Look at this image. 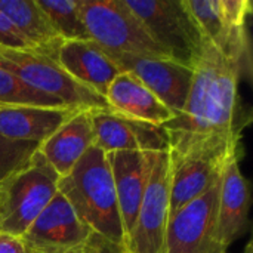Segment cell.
Instances as JSON below:
<instances>
[{"instance_id":"obj_1","label":"cell","mask_w":253,"mask_h":253,"mask_svg":"<svg viewBox=\"0 0 253 253\" xmlns=\"http://www.w3.org/2000/svg\"><path fill=\"white\" fill-rule=\"evenodd\" d=\"M182 111L162 125L169 156L199 159L219 169L242 157V139L251 125L239 83L251 80L252 65L227 55L205 40L202 56Z\"/></svg>"},{"instance_id":"obj_2","label":"cell","mask_w":253,"mask_h":253,"mask_svg":"<svg viewBox=\"0 0 253 253\" xmlns=\"http://www.w3.org/2000/svg\"><path fill=\"white\" fill-rule=\"evenodd\" d=\"M58 193L96 236L125 249L126 236L107 154L92 145L76 166L58 179Z\"/></svg>"},{"instance_id":"obj_3","label":"cell","mask_w":253,"mask_h":253,"mask_svg":"<svg viewBox=\"0 0 253 253\" xmlns=\"http://www.w3.org/2000/svg\"><path fill=\"white\" fill-rule=\"evenodd\" d=\"M58 173L37 151L0 185V231L22 236L58 193Z\"/></svg>"},{"instance_id":"obj_4","label":"cell","mask_w":253,"mask_h":253,"mask_svg":"<svg viewBox=\"0 0 253 253\" xmlns=\"http://www.w3.org/2000/svg\"><path fill=\"white\" fill-rule=\"evenodd\" d=\"M125 4L170 59L194 70L205 39L185 0H125Z\"/></svg>"},{"instance_id":"obj_5","label":"cell","mask_w":253,"mask_h":253,"mask_svg":"<svg viewBox=\"0 0 253 253\" xmlns=\"http://www.w3.org/2000/svg\"><path fill=\"white\" fill-rule=\"evenodd\" d=\"M0 62L36 92L58 101L68 110H110L104 96L74 80L56 58L36 50L0 49Z\"/></svg>"},{"instance_id":"obj_6","label":"cell","mask_w":253,"mask_h":253,"mask_svg":"<svg viewBox=\"0 0 253 253\" xmlns=\"http://www.w3.org/2000/svg\"><path fill=\"white\" fill-rule=\"evenodd\" d=\"M80 12L89 39L102 49L169 58L125 0H80Z\"/></svg>"},{"instance_id":"obj_7","label":"cell","mask_w":253,"mask_h":253,"mask_svg":"<svg viewBox=\"0 0 253 253\" xmlns=\"http://www.w3.org/2000/svg\"><path fill=\"white\" fill-rule=\"evenodd\" d=\"M148 178L135 224L126 239V253H163L170 209L169 153H145Z\"/></svg>"},{"instance_id":"obj_8","label":"cell","mask_w":253,"mask_h":253,"mask_svg":"<svg viewBox=\"0 0 253 253\" xmlns=\"http://www.w3.org/2000/svg\"><path fill=\"white\" fill-rule=\"evenodd\" d=\"M205 40L246 64L252 65L249 0H185Z\"/></svg>"},{"instance_id":"obj_9","label":"cell","mask_w":253,"mask_h":253,"mask_svg":"<svg viewBox=\"0 0 253 253\" xmlns=\"http://www.w3.org/2000/svg\"><path fill=\"white\" fill-rule=\"evenodd\" d=\"M219 179L169 216L163 253H225L218 242Z\"/></svg>"},{"instance_id":"obj_10","label":"cell","mask_w":253,"mask_h":253,"mask_svg":"<svg viewBox=\"0 0 253 253\" xmlns=\"http://www.w3.org/2000/svg\"><path fill=\"white\" fill-rule=\"evenodd\" d=\"M104 50L122 71L132 73L138 77L173 116L182 111L194 79L191 68L165 56Z\"/></svg>"},{"instance_id":"obj_11","label":"cell","mask_w":253,"mask_h":253,"mask_svg":"<svg viewBox=\"0 0 253 253\" xmlns=\"http://www.w3.org/2000/svg\"><path fill=\"white\" fill-rule=\"evenodd\" d=\"M92 236L65 197L56 193L21 237L33 253H56L82 248Z\"/></svg>"},{"instance_id":"obj_12","label":"cell","mask_w":253,"mask_h":253,"mask_svg":"<svg viewBox=\"0 0 253 253\" xmlns=\"http://www.w3.org/2000/svg\"><path fill=\"white\" fill-rule=\"evenodd\" d=\"M93 145L105 154L116 151L160 153L169 150L162 126L122 117L110 110L90 111Z\"/></svg>"},{"instance_id":"obj_13","label":"cell","mask_w":253,"mask_h":253,"mask_svg":"<svg viewBox=\"0 0 253 253\" xmlns=\"http://www.w3.org/2000/svg\"><path fill=\"white\" fill-rule=\"evenodd\" d=\"M239 162L227 163L219 179L218 242L225 252L249 230L251 188L240 170Z\"/></svg>"},{"instance_id":"obj_14","label":"cell","mask_w":253,"mask_h":253,"mask_svg":"<svg viewBox=\"0 0 253 253\" xmlns=\"http://www.w3.org/2000/svg\"><path fill=\"white\" fill-rule=\"evenodd\" d=\"M56 58L74 80L104 98L111 82L122 73L107 52L92 40L64 42Z\"/></svg>"},{"instance_id":"obj_15","label":"cell","mask_w":253,"mask_h":253,"mask_svg":"<svg viewBox=\"0 0 253 253\" xmlns=\"http://www.w3.org/2000/svg\"><path fill=\"white\" fill-rule=\"evenodd\" d=\"M105 101L110 111L138 122L162 126L173 119V113L132 73L122 71L111 82Z\"/></svg>"},{"instance_id":"obj_16","label":"cell","mask_w":253,"mask_h":253,"mask_svg":"<svg viewBox=\"0 0 253 253\" xmlns=\"http://www.w3.org/2000/svg\"><path fill=\"white\" fill-rule=\"evenodd\" d=\"M113 173L119 209L127 239L141 205L148 178V163L145 153L116 151L107 154Z\"/></svg>"},{"instance_id":"obj_17","label":"cell","mask_w":253,"mask_h":253,"mask_svg":"<svg viewBox=\"0 0 253 253\" xmlns=\"http://www.w3.org/2000/svg\"><path fill=\"white\" fill-rule=\"evenodd\" d=\"M74 113L77 111L50 107H0V136L40 145Z\"/></svg>"},{"instance_id":"obj_18","label":"cell","mask_w":253,"mask_h":253,"mask_svg":"<svg viewBox=\"0 0 253 253\" xmlns=\"http://www.w3.org/2000/svg\"><path fill=\"white\" fill-rule=\"evenodd\" d=\"M93 145L90 111L74 113L39 147V153L58 176H65Z\"/></svg>"},{"instance_id":"obj_19","label":"cell","mask_w":253,"mask_h":253,"mask_svg":"<svg viewBox=\"0 0 253 253\" xmlns=\"http://www.w3.org/2000/svg\"><path fill=\"white\" fill-rule=\"evenodd\" d=\"M0 12L13 24L31 50L50 58L58 56L64 42L53 30L37 0H0Z\"/></svg>"},{"instance_id":"obj_20","label":"cell","mask_w":253,"mask_h":253,"mask_svg":"<svg viewBox=\"0 0 253 253\" xmlns=\"http://www.w3.org/2000/svg\"><path fill=\"white\" fill-rule=\"evenodd\" d=\"M170 209L169 216L203 196L221 176L222 169L199 160L170 157Z\"/></svg>"},{"instance_id":"obj_21","label":"cell","mask_w":253,"mask_h":253,"mask_svg":"<svg viewBox=\"0 0 253 253\" xmlns=\"http://www.w3.org/2000/svg\"><path fill=\"white\" fill-rule=\"evenodd\" d=\"M62 42L90 40L84 27L80 0H37Z\"/></svg>"},{"instance_id":"obj_22","label":"cell","mask_w":253,"mask_h":253,"mask_svg":"<svg viewBox=\"0 0 253 253\" xmlns=\"http://www.w3.org/2000/svg\"><path fill=\"white\" fill-rule=\"evenodd\" d=\"M50 107V108H65L58 101L44 96L30 87L16 74H13L7 67L0 62V107Z\"/></svg>"},{"instance_id":"obj_23","label":"cell","mask_w":253,"mask_h":253,"mask_svg":"<svg viewBox=\"0 0 253 253\" xmlns=\"http://www.w3.org/2000/svg\"><path fill=\"white\" fill-rule=\"evenodd\" d=\"M39 144L10 141L0 136V185L15 172L30 163L39 151Z\"/></svg>"},{"instance_id":"obj_24","label":"cell","mask_w":253,"mask_h":253,"mask_svg":"<svg viewBox=\"0 0 253 253\" xmlns=\"http://www.w3.org/2000/svg\"><path fill=\"white\" fill-rule=\"evenodd\" d=\"M0 49L31 50L25 39L19 34V31L1 12H0Z\"/></svg>"},{"instance_id":"obj_25","label":"cell","mask_w":253,"mask_h":253,"mask_svg":"<svg viewBox=\"0 0 253 253\" xmlns=\"http://www.w3.org/2000/svg\"><path fill=\"white\" fill-rule=\"evenodd\" d=\"M0 253H33L19 236L0 231Z\"/></svg>"},{"instance_id":"obj_26","label":"cell","mask_w":253,"mask_h":253,"mask_svg":"<svg viewBox=\"0 0 253 253\" xmlns=\"http://www.w3.org/2000/svg\"><path fill=\"white\" fill-rule=\"evenodd\" d=\"M89 242V240H87ZM56 253H89V249H87V243L83 245L82 248H77V249H73V251H65V252H56Z\"/></svg>"},{"instance_id":"obj_27","label":"cell","mask_w":253,"mask_h":253,"mask_svg":"<svg viewBox=\"0 0 253 253\" xmlns=\"http://www.w3.org/2000/svg\"><path fill=\"white\" fill-rule=\"evenodd\" d=\"M225 253H228V252H225ZM243 253H253V243H252V240L246 245V249H245V252Z\"/></svg>"}]
</instances>
